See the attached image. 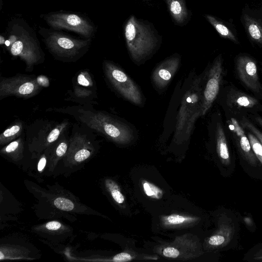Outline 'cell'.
I'll list each match as a JSON object with an SVG mask.
<instances>
[{
	"label": "cell",
	"instance_id": "obj_12",
	"mask_svg": "<svg viewBox=\"0 0 262 262\" xmlns=\"http://www.w3.org/2000/svg\"><path fill=\"white\" fill-rule=\"evenodd\" d=\"M125 37L132 58L139 61L148 55L154 47L153 41L146 35H137L134 23L130 21L125 28Z\"/></svg>",
	"mask_w": 262,
	"mask_h": 262
},
{
	"label": "cell",
	"instance_id": "obj_30",
	"mask_svg": "<svg viewBox=\"0 0 262 262\" xmlns=\"http://www.w3.org/2000/svg\"><path fill=\"white\" fill-rule=\"evenodd\" d=\"M163 254L167 257L177 258L179 256L180 252L174 247H168L163 249Z\"/></svg>",
	"mask_w": 262,
	"mask_h": 262
},
{
	"label": "cell",
	"instance_id": "obj_37",
	"mask_svg": "<svg viewBox=\"0 0 262 262\" xmlns=\"http://www.w3.org/2000/svg\"><path fill=\"white\" fill-rule=\"evenodd\" d=\"M261 73H262V67L261 68Z\"/></svg>",
	"mask_w": 262,
	"mask_h": 262
},
{
	"label": "cell",
	"instance_id": "obj_1",
	"mask_svg": "<svg viewBox=\"0 0 262 262\" xmlns=\"http://www.w3.org/2000/svg\"><path fill=\"white\" fill-rule=\"evenodd\" d=\"M0 44L4 45L11 55L19 57L26 64L27 71L42 63L45 54L33 29L24 19L10 20L4 33L0 36Z\"/></svg>",
	"mask_w": 262,
	"mask_h": 262
},
{
	"label": "cell",
	"instance_id": "obj_11",
	"mask_svg": "<svg viewBox=\"0 0 262 262\" xmlns=\"http://www.w3.org/2000/svg\"><path fill=\"white\" fill-rule=\"evenodd\" d=\"M226 118L227 132L239 154L250 165L257 167L259 161L252 149L246 130L236 118L226 116Z\"/></svg>",
	"mask_w": 262,
	"mask_h": 262
},
{
	"label": "cell",
	"instance_id": "obj_22",
	"mask_svg": "<svg viewBox=\"0 0 262 262\" xmlns=\"http://www.w3.org/2000/svg\"><path fill=\"white\" fill-rule=\"evenodd\" d=\"M241 126L246 131L252 133L262 145V132L253 123L248 117L244 116L237 119Z\"/></svg>",
	"mask_w": 262,
	"mask_h": 262
},
{
	"label": "cell",
	"instance_id": "obj_4",
	"mask_svg": "<svg viewBox=\"0 0 262 262\" xmlns=\"http://www.w3.org/2000/svg\"><path fill=\"white\" fill-rule=\"evenodd\" d=\"M221 104L226 116L239 119L262 112L261 100L237 89L232 83L223 88Z\"/></svg>",
	"mask_w": 262,
	"mask_h": 262
},
{
	"label": "cell",
	"instance_id": "obj_36",
	"mask_svg": "<svg viewBox=\"0 0 262 262\" xmlns=\"http://www.w3.org/2000/svg\"><path fill=\"white\" fill-rule=\"evenodd\" d=\"M47 162V158L46 156H43L39 160L37 165V170L39 172H41L44 169Z\"/></svg>",
	"mask_w": 262,
	"mask_h": 262
},
{
	"label": "cell",
	"instance_id": "obj_19",
	"mask_svg": "<svg viewBox=\"0 0 262 262\" xmlns=\"http://www.w3.org/2000/svg\"><path fill=\"white\" fill-rule=\"evenodd\" d=\"M23 151V141L21 139L19 138L10 143L8 145L4 147L1 150V152L13 160H17L21 158Z\"/></svg>",
	"mask_w": 262,
	"mask_h": 262
},
{
	"label": "cell",
	"instance_id": "obj_15",
	"mask_svg": "<svg viewBox=\"0 0 262 262\" xmlns=\"http://www.w3.org/2000/svg\"><path fill=\"white\" fill-rule=\"evenodd\" d=\"M214 136L216 152L219 159L224 165L230 166L232 164V159L229 142L221 119L216 122Z\"/></svg>",
	"mask_w": 262,
	"mask_h": 262
},
{
	"label": "cell",
	"instance_id": "obj_14",
	"mask_svg": "<svg viewBox=\"0 0 262 262\" xmlns=\"http://www.w3.org/2000/svg\"><path fill=\"white\" fill-rule=\"evenodd\" d=\"M93 152L90 142L80 135L72 138L67 153V157L72 164H78L88 159Z\"/></svg>",
	"mask_w": 262,
	"mask_h": 262
},
{
	"label": "cell",
	"instance_id": "obj_28",
	"mask_svg": "<svg viewBox=\"0 0 262 262\" xmlns=\"http://www.w3.org/2000/svg\"><path fill=\"white\" fill-rule=\"evenodd\" d=\"M191 220H193V219L177 214H171L166 218L167 223L171 225H179Z\"/></svg>",
	"mask_w": 262,
	"mask_h": 262
},
{
	"label": "cell",
	"instance_id": "obj_29",
	"mask_svg": "<svg viewBox=\"0 0 262 262\" xmlns=\"http://www.w3.org/2000/svg\"><path fill=\"white\" fill-rule=\"evenodd\" d=\"M66 125L62 124L60 126H59L54 129H53L48 135L47 138V142L48 144H50L51 143L55 141L57 138H58L60 132L62 128L65 127Z\"/></svg>",
	"mask_w": 262,
	"mask_h": 262
},
{
	"label": "cell",
	"instance_id": "obj_8",
	"mask_svg": "<svg viewBox=\"0 0 262 262\" xmlns=\"http://www.w3.org/2000/svg\"><path fill=\"white\" fill-rule=\"evenodd\" d=\"M43 88L33 75L19 74L12 77L1 78L0 99L13 96L28 98L37 95Z\"/></svg>",
	"mask_w": 262,
	"mask_h": 262
},
{
	"label": "cell",
	"instance_id": "obj_16",
	"mask_svg": "<svg viewBox=\"0 0 262 262\" xmlns=\"http://www.w3.org/2000/svg\"><path fill=\"white\" fill-rule=\"evenodd\" d=\"M74 93L77 97H94V83L86 72H80L76 77L74 86Z\"/></svg>",
	"mask_w": 262,
	"mask_h": 262
},
{
	"label": "cell",
	"instance_id": "obj_23",
	"mask_svg": "<svg viewBox=\"0 0 262 262\" xmlns=\"http://www.w3.org/2000/svg\"><path fill=\"white\" fill-rule=\"evenodd\" d=\"M106 186L115 201L118 204H122L124 201V197L117 184L111 180H107Z\"/></svg>",
	"mask_w": 262,
	"mask_h": 262
},
{
	"label": "cell",
	"instance_id": "obj_9",
	"mask_svg": "<svg viewBox=\"0 0 262 262\" xmlns=\"http://www.w3.org/2000/svg\"><path fill=\"white\" fill-rule=\"evenodd\" d=\"M235 69L241 84L262 101V84L256 60L248 55H239L235 60Z\"/></svg>",
	"mask_w": 262,
	"mask_h": 262
},
{
	"label": "cell",
	"instance_id": "obj_7",
	"mask_svg": "<svg viewBox=\"0 0 262 262\" xmlns=\"http://www.w3.org/2000/svg\"><path fill=\"white\" fill-rule=\"evenodd\" d=\"M105 75L114 88L126 100L135 105L142 104V95L137 84L119 67L113 63H103Z\"/></svg>",
	"mask_w": 262,
	"mask_h": 262
},
{
	"label": "cell",
	"instance_id": "obj_2",
	"mask_svg": "<svg viewBox=\"0 0 262 262\" xmlns=\"http://www.w3.org/2000/svg\"><path fill=\"white\" fill-rule=\"evenodd\" d=\"M38 33L50 53L57 60L75 62L88 51L92 38H78L51 28L39 26Z\"/></svg>",
	"mask_w": 262,
	"mask_h": 262
},
{
	"label": "cell",
	"instance_id": "obj_5",
	"mask_svg": "<svg viewBox=\"0 0 262 262\" xmlns=\"http://www.w3.org/2000/svg\"><path fill=\"white\" fill-rule=\"evenodd\" d=\"M40 17L51 28L70 31L85 38H93L96 33L94 23L79 12L60 10L41 14Z\"/></svg>",
	"mask_w": 262,
	"mask_h": 262
},
{
	"label": "cell",
	"instance_id": "obj_24",
	"mask_svg": "<svg viewBox=\"0 0 262 262\" xmlns=\"http://www.w3.org/2000/svg\"><path fill=\"white\" fill-rule=\"evenodd\" d=\"M246 132L252 149L258 161L262 165V145L254 135L248 131L246 130Z\"/></svg>",
	"mask_w": 262,
	"mask_h": 262
},
{
	"label": "cell",
	"instance_id": "obj_3",
	"mask_svg": "<svg viewBox=\"0 0 262 262\" xmlns=\"http://www.w3.org/2000/svg\"><path fill=\"white\" fill-rule=\"evenodd\" d=\"M78 117L90 128L118 143H126L133 138V132L123 122L100 112L78 110Z\"/></svg>",
	"mask_w": 262,
	"mask_h": 262
},
{
	"label": "cell",
	"instance_id": "obj_27",
	"mask_svg": "<svg viewBox=\"0 0 262 262\" xmlns=\"http://www.w3.org/2000/svg\"><path fill=\"white\" fill-rule=\"evenodd\" d=\"M54 204L59 209L63 211H71L74 208V204L70 200L64 198H57L54 201Z\"/></svg>",
	"mask_w": 262,
	"mask_h": 262
},
{
	"label": "cell",
	"instance_id": "obj_32",
	"mask_svg": "<svg viewBox=\"0 0 262 262\" xmlns=\"http://www.w3.org/2000/svg\"><path fill=\"white\" fill-rule=\"evenodd\" d=\"M170 10L174 14L180 13L182 10L180 3L177 1H173L171 3Z\"/></svg>",
	"mask_w": 262,
	"mask_h": 262
},
{
	"label": "cell",
	"instance_id": "obj_25",
	"mask_svg": "<svg viewBox=\"0 0 262 262\" xmlns=\"http://www.w3.org/2000/svg\"><path fill=\"white\" fill-rule=\"evenodd\" d=\"M143 187L145 193L147 196L157 199H161L162 197V191L155 185L147 181H144Z\"/></svg>",
	"mask_w": 262,
	"mask_h": 262
},
{
	"label": "cell",
	"instance_id": "obj_26",
	"mask_svg": "<svg viewBox=\"0 0 262 262\" xmlns=\"http://www.w3.org/2000/svg\"><path fill=\"white\" fill-rule=\"evenodd\" d=\"M68 143L66 141H61L57 145L53 157L51 158L52 165H54L67 152Z\"/></svg>",
	"mask_w": 262,
	"mask_h": 262
},
{
	"label": "cell",
	"instance_id": "obj_13",
	"mask_svg": "<svg viewBox=\"0 0 262 262\" xmlns=\"http://www.w3.org/2000/svg\"><path fill=\"white\" fill-rule=\"evenodd\" d=\"M180 59L171 58L165 60L154 70L152 74V80L155 85L159 89L166 86L178 69Z\"/></svg>",
	"mask_w": 262,
	"mask_h": 262
},
{
	"label": "cell",
	"instance_id": "obj_31",
	"mask_svg": "<svg viewBox=\"0 0 262 262\" xmlns=\"http://www.w3.org/2000/svg\"><path fill=\"white\" fill-rule=\"evenodd\" d=\"M132 256L126 252H121L116 254L113 258V261L115 262H124L132 260Z\"/></svg>",
	"mask_w": 262,
	"mask_h": 262
},
{
	"label": "cell",
	"instance_id": "obj_20",
	"mask_svg": "<svg viewBox=\"0 0 262 262\" xmlns=\"http://www.w3.org/2000/svg\"><path fill=\"white\" fill-rule=\"evenodd\" d=\"M207 18L221 37L229 39L236 44L238 43V41L236 36L225 24L213 16H208Z\"/></svg>",
	"mask_w": 262,
	"mask_h": 262
},
{
	"label": "cell",
	"instance_id": "obj_6",
	"mask_svg": "<svg viewBox=\"0 0 262 262\" xmlns=\"http://www.w3.org/2000/svg\"><path fill=\"white\" fill-rule=\"evenodd\" d=\"M201 77H198L183 96L177 117L175 135H180L184 129L186 135H190L196 119L201 116Z\"/></svg>",
	"mask_w": 262,
	"mask_h": 262
},
{
	"label": "cell",
	"instance_id": "obj_17",
	"mask_svg": "<svg viewBox=\"0 0 262 262\" xmlns=\"http://www.w3.org/2000/svg\"><path fill=\"white\" fill-rule=\"evenodd\" d=\"M235 229L231 221L222 225L220 230L216 233L211 236L208 239V244L212 246L220 247L228 245L233 238Z\"/></svg>",
	"mask_w": 262,
	"mask_h": 262
},
{
	"label": "cell",
	"instance_id": "obj_34",
	"mask_svg": "<svg viewBox=\"0 0 262 262\" xmlns=\"http://www.w3.org/2000/svg\"><path fill=\"white\" fill-rule=\"evenodd\" d=\"M39 84L42 88L48 87L49 85V79L44 75H39L37 77Z\"/></svg>",
	"mask_w": 262,
	"mask_h": 262
},
{
	"label": "cell",
	"instance_id": "obj_10",
	"mask_svg": "<svg viewBox=\"0 0 262 262\" xmlns=\"http://www.w3.org/2000/svg\"><path fill=\"white\" fill-rule=\"evenodd\" d=\"M225 72L221 55L214 60L206 73V82L202 92L201 115L204 116L211 107L220 91Z\"/></svg>",
	"mask_w": 262,
	"mask_h": 262
},
{
	"label": "cell",
	"instance_id": "obj_18",
	"mask_svg": "<svg viewBox=\"0 0 262 262\" xmlns=\"http://www.w3.org/2000/svg\"><path fill=\"white\" fill-rule=\"evenodd\" d=\"M245 30L250 38L262 48V24L247 14L243 16Z\"/></svg>",
	"mask_w": 262,
	"mask_h": 262
},
{
	"label": "cell",
	"instance_id": "obj_35",
	"mask_svg": "<svg viewBox=\"0 0 262 262\" xmlns=\"http://www.w3.org/2000/svg\"><path fill=\"white\" fill-rule=\"evenodd\" d=\"M248 117L250 118L251 120L254 121L262 128V117L258 114H251Z\"/></svg>",
	"mask_w": 262,
	"mask_h": 262
},
{
	"label": "cell",
	"instance_id": "obj_33",
	"mask_svg": "<svg viewBox=\"0 0 262 262\" xmlns=\"http://www.w3.org/2000/svg\"><path fill=\"white\" fill-rule=\"evenodd\" d=\"M61 227V224L57 221H51L46 224V228L49 230H57Z\"/></svg>",
	"mask_w": 262,
	"mask_h": 262
},
{
	"label": "cell",
	"instance_id": "obj_21",
	"mask_svg": "<svg viewBox=\"0 0 262 262\" xmlns=\"http://www.w3.org/2000/svg\"><path fill=\"white\" fill-rule=\"evenodd\" d=\"M22 124H15L6 129L0 136V144L3 145L18 137L22 131Z\"/></svg>",
	"mask_w": 262,
	"mask_h": 262
}]
</instances>
